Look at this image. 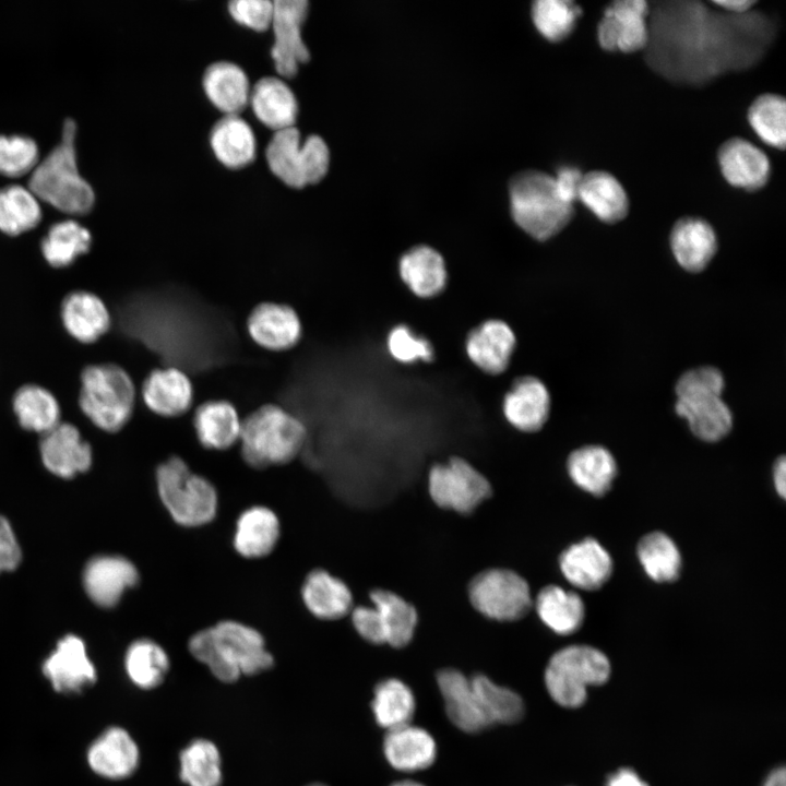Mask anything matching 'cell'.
Listing matches in <instances>:
<instances>
[{"instance_id": "cell-1", "label": "cell", "mask_w": 786, "mask_h": 786, "mask_svg": "<svg viewBox=\"0 0 786 786\" xmlns=\"http://www.w3.org/2000/svg\"><path fill=\"white\" fill-rule=\"evenodd\" d=\"M648 22V62L670 80L701 83L761 59L773 37L766 16L712 11L699 1L659 3Z\"/></svg>"}, {"instance_id": "cell-2", "label": "cell", "mask_w": 786, "mask_h": 786, "mask_svg": "<svg viewBox=\"0 0 786 786\" xmlns=\"http://www.w3.org/2000/svg\"><path fill=\"white\" fill-rule=\"evenodd\" d=\"M188 647L191 655L223 682L262 672L274 664L262 634L236 620H223L198 631L190 638Z\"/></svg>"}, {"instance_id": "cell-3", "label": "cell", "mask_w": 786, "mask_h": 786, "mask_svg": "<svg viewBox=\"0 0 786 786\" xmlns=\"http://www.w3.org/2000/svg\"><path fill=\"white\" fill-rule=\"evenodd\" d=\"M75 134V121L66 119L60 143L33 169L28 189L63 213L84 215L93 209L95 194L78 169Z\"/></svg>"}, {"instance_id": "cell-4", "label": "cell", "mask_w": 786, "mask_h": 786, "mask_svg": "<svg viewBox=\"0 0 786 786\" xmlns=\"http://www.w3.org/2000/svg\"><path fill=\"white\" fill-rule=\"evenodd\" d=\"M307 438L303 422L276 404H266L242 420L239 438L245 462L262 469L290 463Z\"/></svg>"}, {"instance_id": "cell-5", "label": "cell", "mask_w": 786, "mask_h": 786, "mask_svg": "<svg viewBox=\"0 0 786 786\" xmlns=\"http://www.w3.org/2000/svg\"><path fill=\"white\" fill-rule=\"evenodd\" d=\"M509 192L514 222L538 241L559 234L574 215V206L561 200L553 177L546 172L517 174L510 182Z\"/></svg>"}, {"instance_id": "cell-6", "label": "cell", "mask_w": 786, "mask_h": 786, "mask_svg": "<svg viewBox=\"0 0 786 786\" xmlns=\"http://www.w3.org/2000/svg\"><path fill=\"white\" fill-rule=\"evenodd\" d=\"M158 496L171 519L183 527L211 523L218 510V495L205 477L193 473L178 456L163 462L156 471Z\"/></svg>"}, {"instance_id": "cell-7", "label": "cell", "mask_w": 786, "mask_h": 786, "mask_svg": "<svg viewBox=\"0 0 786 786\" xmlns=\"http://www.w3.org/2000/svg\"><path fill=\"white\" fill-rule=\"evenodd\" d=\"M608 657L598 648L573 644L556 651L549 658L544 681L551 699L563 707L584 704L587 688L604 684L610 676Z\"/></svg>"}, {"instance_id": "cell-8", "label": "cell", "mask_w": 786, "mask_h": 786, "mask_svg": "<svg viewBox=\"0 0 786 786\" xmlns=\"http://www.w3.org/2000/svg\"><path fill=\"white\" fill-rule=\"evenodd\" d=\"M134 402L133 381L121 367L103 364L83 370L79 404L98 428L108 432L120 430L129 421Z\"/></svg>"}, {"instance_id": "cell-9", "label": "cell", "mask_w": 786, "mask_h": 786, "mask_svg": "<svg viewBox=\"0 0 786 786\" xmlns=\"http://www.w3.org/2000/svg\"><path fill=\"white\" fill-rule=\"evenodd\" d=\"M473 609L493 622H514L533 610L534 594L528 582L507 568H489L475 574L467 585Z\"/></svg>"}, {"instance_id": "cell-10", "label": "cell", "mask_w": 786, "mask_h": 786, "mask_svg": "<svg viewBox=\"0 0 786 786\" xmlns=\"http://www.w3.org/2000/svg\"><path fill=\"white\" fill-rule=\"evenodd\" d=\"M427 492L437 508L467 515L491 496V486L472 463L453 455L428 468Z\"/></svg>"}, {"instance_id": "cell-11", "label": "cell", "mask_w": 786, "mask_h": 786, "mask_svg": "<svg viewBox=\"0 0 786 786\" xmlns=\"http://www.w3.org/2000/svg\"><path fill=\"white\" fill-rule=\"evenodd\" d=\"M648 16L650 7L644 0L611 2L597 25L599 46L624 53L645 49L650 39Z\"/></svg>"}, {"instance_id": "cell-12", "label": "cell", "mask_w": 786, "mask_h": 786, "mask_svg": "<svg viewBox=\"0 0 786 786\" xmlns=\"http://www.w3.org/2000/svg\"><path fill=\"white\" fill-rule=\"evenodd\" d=\"M307 0L273 1L272 24L274 46L271 50L276 72L291 79L301 63L308 62L309 50L301 38V26L308 13Z\"/></svg>"}, {"instance_id": "cell-13", "label": "cell", "mask_w": 786, "mask_h": 786, "mask_svg": "<svg viewBox=\"0 0 786 786\" xmlns=\"http://www.w3.org/2000/svg\"><path fill=\"white\" fill-rule=\"evenodd\" d=\"M43 675L51 688L64 695L80 694L97 680V671L90 659L84 642L69 634L56 645L44 660Z\"/></svg>"}, {"instance_id": "cell-14", "label": "cell", "mask_w": 786, "mask_h": 786, "mask_svg": "<svg viewBox=\"0 0 786 786\" xmlns=\"http://www.w3.org/2000/svg\"><path fill=\"white\" fill-rule=\"evenodd\" d=\"M517 346L513 327L503 319L488 318L472 327L464 342L469 361L489 376H499L510 366Z\"/></svg>"}, {"instance_id": "cell-15", "label": "cell", "mask_w": 786, "mask_h": 786, "mask_svg": "<svg viewBox=\"0 0 786 786\" xmlns=\"http://www.w3.org/2000/svg\"><path fill=\"white\" fill-rule=\"evenodd\" d=\"M501 409L504 419L515 431L536 433L549 419L550 392L535 376L517 377L504 393Z\"/></svg>"}, {"instance_id": "cell-16", "label": "cell", "mask_w": 786, "mask_h": 786, "mask_svg": "<svg viewBox=\"0 0 786 786\" xmlns=\"http://www.w3.org/2000/svg\"><path fill=\"white\" fill-rule=\"evenodd\" d=\"M557 562L565 582L583 591L603 587L614 570L610 553L593 537L583 538L563 548Z\"/></svg>"}, {"instance_id": "cell-17", "label": "cell", "mask_w": 786, "mask_h": 786, "mask_svg": "<svg viewBox=\"0 0 786 786\" xmlns=\"http://www.w3.org/2000/svg\"><path fill=\"white\" fill-rule=\"evenodd\" d=\"M86 761L96 775L112 781L123 779L136 771L140 750L124 728L111 726L88 746Z\"/></svg>"}, {"instance_id": "cell-18", "label": "cell", "mask_w": 786, "mask_h": 786, "mask_svg": "<svg viewBox=\"0 0 786 786\" xmlns=\"http://www.w3.org/2000/svg\"><path fill=\"white\" fill-rule=\"evenodd\" d=\"M247 331L260 347L283 352L298 344L302 325L299 315L290 306L270 301L253 308L247 319Z\"/></svg>"}, {"instance_id": "cell-19", "label": "cell", "mask_w": 786, "mask_h": 786, "mask_svg": "<svg viewBox=\"0 0 786 786\" xmlns=\"http://www.w3.org/2000/svg\"><path fill=\"white\" fill-rule=\"evenodd\" d=\"M722 175L734 187L754 192L763 188L771 174L766 154L741 138H731L718 148Z\"/></svg>"}, {"instance_id": "cell-20", "label": "cell", "mask_w": 786, "mask_h": 786, "mask_svg": "<svg viewBox=\"0 0 786 786\" xmlns=\"http://www.w3.org/2000/svg\"><path fill=\"white\" fill-rule=\"evenodd\" d=\"M397 272L412 294L421 299L438 297L449 282L444 257L428 245H417L406 250L398 260Z\"/></svg>"}, {"instance_id": "cell-21", "label": "cell", "mask_w": 786, "mask_h": 786, "mask_svg": "<svg viewBox=\"0 0 786 786\" xmlns=\"http://www.w3.org/2000/svg\"><path fill=\"white\" fill-rule=\"evenodd\" d=\"M84 587L90 598L102 607H114L123 593L139 582L136 567L121 556H98L86 564Z\"/></svg>"}, {"instance_id": "cell-22", "label": "cell", "mask_w": 786, "mask_h": 786, "mask_svg": "<svg viewBox=\"0 0 786 786\" xmlns=\"http://www.w3.org/2000/svg\"><path fill=\"white\" fill-rule=\"evenodd\" d=\"M301 598L307 610L317 619L338 621L347 618L355 606L348 584L325 569L310 571L301 586Z\"/></svg>"}, {"instance_id": "cell-23", "label": "cell", "mask_w": 786, "mask_h": 786, "mask_svg": "<svg viewBox=\"0 0 786 786\" xmlns=\"http://www.w3.org/2000/svg\"><path fill=\"white\" fill-rule=\"evenodd\" d=\"M533 612L546 629L559 636L579 631L586 614L581 596L557 583L545 584L534 594Z\"/></svg>"}, {"instance_id": "cell-24", "label": "cell", "mask_w": 786, "mask_h": 786, "mask_svg": "<svg viewBox=\"0 0 786 786\" xmlns=\"http://www.w3.org/2000/svg\"><path fill=\"white\" fill-rule=\"evenodd\" d=\"M40 455L45 466L53 474L70 478L87 471L92 464V450L76 427L59 422L45 432L40 440Z\"/></svg>"}, {"instance_id": "cell-25", "label": "cell", "mask_w": 786, "mask_h": 786, "mask_svg": "<svg viewBox=\"0 0 786 786\" xmlns=\"http://www.w3.org/2000/svg\"><path fill=\"white\" fill-rule=\"evenodd\" d=\"M436 680L446 715L455 727L464 733L475 734L490 726L479 706L469 677L456 668L444 667L437 671Z\"/></svg>"}, {"instance_id": "cell-26", "label": "cell", "mask_w": 786, "mask_h": 786, "mask_svg": "<svg viewBox=\"0 0 786 786\" xmlns=\"http://www.w3.org/2000/svg\"><path fill=\"white\" fill-rule=\"evenodd\" d=\"M146 407L163 417H177L191 407L193 385L190 378L177 367L153 370L142 385Z\"/></svg>"}, {"instance_id": "cell-27", "label": "cell", "mask_w": 786, "mask_h": 786, "mask_svg": "<svg viewBox=\"0 0 786 786\" xmlns=\"http://www.w3.org/2000/svg\"><path fill=\"white\" fill-rule=\"evenodd\" d=\"M383 754L396 771L412 773L426 770L437 758L433 737L424 728L406 724L390 730L383 738Z\"/></svg>"}, {"instance_id": "cell-28", "label": "cell", "mask_w": 786, "mask_h": 786, "mask_svg": "<svg viewBox=\"0 0 786 786\" xmlns=\"http://www.w3.org/2000/svg\"><path fill=\"white\" fill-rule=\"evenodd\" d=\"M676 413L695 437L706 442L725 438L733 428V414L722 394L703 393L677 397Z\"/></svg>"}, {"instance_id": "cell-29", "label": "cell", "mask_w": 786, "mask_h": 786, "mask_svg": "<svg viewBox=\"0 0 786 786\" xmlns=\"http://www.w3.org/2000/svg\"><path fill=\"white\" fill-rule=\"evenodd\" d=\"M670 248L678 264L688 272H701L717 251V237L703 218L687 216L671 228Z\"/></svg>"}, {"instance_id": "cell-30", "label": "cell", "mask_w": 786, "mask_h": 786, "mask_svg": "<svg viewBox=\"0 0 786 786\" xmlns=\"http://www.w3.org/2000/svg\"><path fill=\"white\" fill-rule=\"evenodd\" d=\"M279 536L281 524L275 512L264 505H252L238 516L233 545L241 557L260 559L275 549Z\"/></svg>"}, {"instance_id": "cell-31", "label": "cell", "mask_w": 786, "mask_h": 786, "mask_svg": "<svg viewBox=\"0 0 786 786\" xmlns=\"http://www.w3.org/2000/svg\"><path fill=\"white\" fill-rule=\"evenodd\" d=\"M567 474L581 490L602 497L612 487L617 476V462L609 450L602 445H583L573 450L567 458Z\"/></svg>"}, {"instance_id": "cell-32", "label": "cell", "mask_w": 786, "mask_h": 786, "mask_svg": "<svg viewBox=\"0 0 786 786\" xmlns=\"http://www.w3.org/2000/svg\"><path fill=\"white\" fill-rule=\"evenodd\" d=\"M368 602L376 609L385 646L393 650L408 646L418 624V612L414 605L397 593L383 588L371 590Z\"/></svg>"}, {"instance_id": "cell-33", "label": "cell", "mask_w": 786, "mask_h": 786, "mask_svg": "<svg viewBox=\"0 0 786 786\" xmlns=\"http://www.w3.org/2000/svg\"><path fill=\"white\" fill-rule=\"evenodd\" d=\"M241 426L237 408L226 400L206 401L193 415L195 436L210 450H227L239 442Z\"/></svg>"}, {"instance_id": "cell-34", "label": "cell", "mask_w": 786, "mask_h": 786, "mask_svg": "<svg viewBox=\"0 0 786 786\" xmlns=\"http://www.w3.org/2000/svg\"><path fill=\"white\" fill-rule=\"evenodd\" d=\"M249 103L255 117L275 132L295 127L297 99L283 80L274 76L260 79L250 91Z\"/></svg>"}, {"instance_id": "cell-35", "label": "cell", "mask_w": 786, "mask_h": 786, "mask_svg": "<svg viewBox=\"0 0 786 786\" xmlns=\"http://www.w3.org/2000/svg\"><path fill=\"white\" fill-rule=\"evenodd\" d=\"M577 200L607 224L622 221L629 212V199L617 178L604 170L583 174Z\"/></svg>"}, {"instance_id": "cell-36", "label": "cell", "mask_w": 786, "mask_h": 786, "mask_svg": "<svg viewBox=\"0 0 786 786\" xmlns=\"http://www.w3.org/2000/svg\"><path fill=\"white\" fill-rule=\"evenodd\" d=\"M61 319L68 333L82 343H92L110 326V313L103 300L88 291H74L62 301Z\"/></svg>"}, {"instance_id": "cell-37", "label": "cell", "mask_w": 786, "mask_h": 786, "mask_svg": "<svg viewBox=\"0 0 786 786\" xmlns=\"http://www.w3.org/2000/svg\"><path fill=\"white\" fill-rule=\"evenodd\" d=\"M203 88L210 102L226 115H238L249 103L250 84L243 70L228 61L212 63L204 72Z\"/></svg>"}, {"instance_id": "cell-38", "label": "cell", "mask_w": 786, "mask_h": 786, "mask_svg": "<svg viewBox=\"0 0 786 786\" xmlns=\"http://www.w3.org/2000/svg\"><path fill=\"white\" fill-rule=\"evenodd\" d=\"M211 147L226 167L238 169L255 157V138L251 127L238 115H226L212 128Z\"/></svg>"}, {"instance_id": "cell-39", "label": "cell", "mask_w": 786, "mask_h": 786, "mask_svg": "<svg viewBox=\"0 0 786 786\" xmlns=\"http://www.w3.org/2000/svg\"><path fill=\"white\" fill-rule=\"evenodd\" d=\"M265 154L270 169L285 184L296 189L307 186L305 154L297 128L276 131L266 146Z\"/></svg>"}, {"instance_id": "cell-40", "label": "cell", "mask_w": 786, "mask_h": 786, "mask_svg": "<svg viewBox=\"0 0 786 786\" xmlns=\"http://www.w3.org/2000/svg\"><path fill=\"white\" fill-rule=\"evenodd\" d=\"M415 708V695L403 680L390 677L376 684L371 711L380 727L390 730L409 724Z\"/></svg>"}, {"instance_id": "cell-41", "label": "cell", "mask_w": 786, "mask_h": 786, "mask_svg": "<svg viewBox=\"0 0 786 786\" xmlns=\"http://www.w3.org/2000/svg\"><path fill=\"white\" fill-rule=\"evenodd\" d=\"M636 555L646 575L657 583L677 580L682 556L674 539L664 532H651L638 543Z\"/></svg>"}, {"instance_id": "cell-42", "label": "cell", "mask_w": 786, "mask_h": 786, "mask_svg": "<svg viewBox=\"0 0 786 786\" xmlns=\"http://www.w3.org/2000/svg\"><path fill=\"white\" fill-rule=\"evenodd\" d=\"M123 663L130 681L143 690L158 687L170 666L166 651L151 639L132 642L126 652Z\"/></svg>"}, {"instance_id": "cell-43", "label": "cell", "mask_w": 786, "mask_h": 786, "mask_svg": "<svg viewBox=\"0 0 786 786\" xmlns=\"http://www.w3.org/2000/svg\"><path fill=\"white\" fill-rule=\"evenodd\" d=\"M92 245L88 229L74 219L53 224L43 238L40 248L45 260L53 267H66L86 253Z\"/></svg>"}, {"instance_id": "cell-44", "label": "cell", "mask_w": 786, "mask_h": 786, "mask_svg": "<svg viewBox=\"0 0 786 786\" xmlns=\"http://www.w3.org/2000/svg\"><path fill=\"white\" fill-rule=\"evenodd\" d=\"M469 679L490 726L513 724L523 717L524 702L515 691L496 683L484 674H475Z\"/></svg>"}, {"instance_id": "cell-45", "label": "cell", "mask_w": 786, "mask_h": 786, "mask_svg": "<svg viewBox=\"0 0 786 786\" xmlns=\"http://www.w3.org/2000/svg\"><path fill=\"white\" fill-rule=\"evenodd\" d=\"M13 410L24 429L41 433L57 426L60 419L55 396L36 384L24 385L15 393Z\"/></svg>"}, {"instance_id": "cell-46", "label": "cell", "mask_w": 786, "mask_h": 786, "mask_svg": "<svg viewBox=\"0 0 786 786\" xmlns=\"http://www.w3.org/2000/svg\"><path fill=\"white\" fill-rule=\"evenodd\" d=\"M41 209L38 199L19 184L0 189V230L9 236H17L38 225Z\"/></svg>"}, {"instance_id": "cell-47", "label": "cell", "mask_w": 786, "mask_h": 786, "mask_svg": "<svg viewBox=\"0 0 786 786\" xmlns=\"http://www.w3.org/2000/svg\"><path fill=\"white\" fill-rule=\"evenodd\" d=\"M179 776L189 786H221L222 765L217 747L210 740L191 741L179 755Z\"/></svg>"}, {"instance_id": "cell-48", "label": "cell", "mask_w": 786, "mask_h": 786, "mask_svg": "<svg viewBox=\"0 0 786 786\" xmlns=\"http://www.w3.org/2000/svg\"><path fill=\"white\" fill-rule=\"evenodd\" d=\"M748 120L767 145L783 151L786 143V102L783 96L766 93L758 96L748 109Z\"/></svg>"}, {"instance_id": "cell-49", "label": "cell", "mask_w": 786, "mask_h": 786, "mask_svg": "<svg viewBox=\"0 0 786 786\" xmlns=\"http://www.w3.org/2000/svg\"><path fill=\"white\" fill-rule=\"evenodd\" d=\"M581 15L582 8L570 0H538L532 7L536 28L550 41L570 36Z\"/></svg>"}, {"instance_id": "cell-50", "label": "cell", "mask_w": 786, "mask_h": 786, "mask_svg": "<svg viewBox=\"0 0 786 786\" xmlns=\"http://www.w3.org/2000/svg\"><path fill=\"white\" fill-rule=\"evenodd\" d=\"M386 348L395 361L405 365L416 361L430 362L436 356L431 342L405 323H398L390 330Z\"/></svg>"}, {"instance_id": "cell-51", "label": "cell", "mask_w": 786, "mask_h": 786, "mask_svg": "<svg viewBox=\"0 0 786 786\" xmlns=\"http://www.w3.org/2000/svg\"><path fill=\"white\" fill-rule=\"evenodd\" d=\"M38 146L26 135H0V175L21 177L38 162Z\"/></svg>"}, {"instance_id": "cell-52", "label": "cell", "mask_w": 786, "mask_h": 786, "mask_svg": "<svg viewBox=\"0 0 786 786\" xmlns=\"http://www.w3.org/2000/svg\"><path fill=\"white\" fill-rule=\"evenodd\" d=\"M725 388L723 373L714 367H699L684 372L676 383V396L690 394H722Z\"/></svg>"}, {"instance_id": "cell-53", "label": "cell", "mask_w": 786, "mask_h": 786, "mask_svg": "<svg viewBox=\"0 0 786 786\" xmlns=\"http://www.w3.org/2000/svg\"><path fill=\"white\" fill-rule=\"evenodd\" d=\"M228 10L235 21L257 32L272 24L274 8L270 0H235L228 3Z\"/></svg>"}, {"instance_id": "cell-54", "label": "cell", "mask_w": 786, "mask_h": 786, "mask_svg": "<svg viewBox=\"0 0 786 786\" xmlns=\"http://www.w3.org/2000/svg\"><path fill=\"white\" fill-rule=\"evenodd\" d=\"M305 154V176L307 184L318 183L327 172L330 152L319 135H309L302 143Z\"/></svg>"}, {"instance_id": "cell-55", "label": "cell", "mask_w": 786, "mask_h": 786, "mask_svg": "<svg viewBox=\"0 0 786 786\" xmlns=\"http://www.w3.org/2000/svg\"><path fill=\"white\" fill-rule=\"evenodd\" d=\"M21 561V549L9 522L0 515V573L11 571Z\"/></svg>"}, {"instance_id": "cell-56", "label": "cell", "mask_w": 786, "mask_h": 786, "mask_svg": "<svg viewBox=\"0 0 786 786\" xmlns=\"http://www.w3.org/2000/svg\"><path fill=\"white\" fill-rule=\"evenodd\" d=\"M557 192L562 201L572 204L577 200L583 172L574 166H562L552 176Z\"/></svg>"}, {"instance_id": "cell-57", "label": "cell", "mask_w": 786, "mask_h": 786, "mask_svg": "<svg viewBox=\"0 0 786 786\" xmlns=\"http://www.w3.org/2000/svg\"><path fill=\"white\" fill-rule=\"evenodd\" d=\"M605 786H648L631 767H621L608 776Z\"/></svg>"}, {"instance_id": "cell-58", "label": "cell", "mask_w": 786, "mask_h": 786, "mask_svg": "<svg viewBox=\"0 0 786 786\" xmlns=\"http://www.w3.org/2000/svg\"><path fill=\"white\" fill-rule=\"evenodd\" d=\"M712 3L726 13L741 15L750 12L758 2L753 0H714Z\"/></svg>"}, {"instance_id": "cell-59", "label": "cell", "mask_w": 786, "mask_h": 786, "mask_svg": "<svg viewBox=\"0 0 786 786\" xmlns=\"http://www.w3.org/2000/svg\"><path fill=\"white\" fill-rule=\"evenodd\" d=\"M773 484L777 495L785 499L786 496V460L781 456L776 460L773 467Z\"/></svg>"}, {"instance_id": "cell-60", "label": "cell", "mask_w": 786, "mask_h": 786, "mask_svg": "<svg viewBox=\"0 0 786 786\" xmlns=\"http://www.w3.org/2000/svg\"><path fill=\"white\" fill-rule=\"evenodd\" d=\"M763 786H786L785 767L782 766L773 770Z\"/></svg>"}, {"instance_id": "cell-61", "label": "cell", "mask_w": 786, "mask_h": 786, "mask_svg": "<svg viewBox=\"0 0 786 786\" xmlns=\"http://www.w3.org/2000/svg\"><path fill=\"white\" fill-rule=\"evenodd\" d=\"M390 786H425V785H422L418 782L412 781V779H403V781H397V782L391 784Z\"/></svg>"}, {"instance_id": "cell-62", "label": "cell", "mask_w": 786, "mask_h": 786, "mask_svg": "<svg viewBox=\"0 0 786 786\" xmlns=\"http://www.w3.org/2000/svg\"><path fill=\"white\" fill-rule=\"evenodd\" d=\"M308 786H326V785L320 784V783H314V784H310V785H308Z\"/></svg>"}]
</instances>
